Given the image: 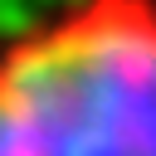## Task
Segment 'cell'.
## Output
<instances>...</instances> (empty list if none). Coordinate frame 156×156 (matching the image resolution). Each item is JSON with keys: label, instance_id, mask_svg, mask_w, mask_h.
Wrapping results in <instances>:
<instances>
[{"label": "cell", "instance_id": "1", "mask_svg": "<svg viewBox=\"0 0 156 156\" xmlns=\"http://www.w3.org/2000/svg\"><path fill=\"white\" fill-rule=\"evenodd\" d=\"M0 156H156V0H63L15 29Z\"/></svg>", "mask_w": 156, "mask_h": 156}]
</instances>
